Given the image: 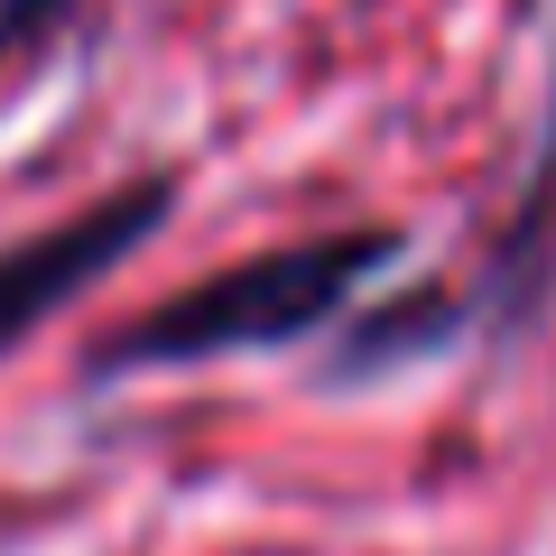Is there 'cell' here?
<instances>
[{"instance_id":"cell-1","label":"cell","mask_w":556,"mask_h":556,"mask_svg":"<svg viewBox=\"0 0 556 556\" xmlns=\"http://www.w3.org/2000/svg\"><path fill=\"white\" fill-rule=\"evenodd\" d=\"M399 260L390 223H353V232H316L288 251H260L241 269H214L177 298L139 306L130 325L84 343V380H130V371H195V362L232 353H288V343L325 334L343 306Z\"/></svg>"},{"instance_id":"cell-2","label":"cell","mask_w":556,"mask_h":556,"mask_svg":"<svg viewBox=\"0 0 556 556\" xmlns=\"http://www.w3.org/2000/svg\"><path fill=\"white\" fill-rule=\"evenodd\" d=\"M177 186H186L177 167H149V177H121L112 195H93L84 214L47 223V232L0 241V362L20 353L38 325H56L84 288H102L139 241L159 232L177 214Z\"/></svg>"},{"instance_id":"cell-3","label":"cell","mask_w":556,"mask_h":556,"mask_svg":"<svg viewBox=\"0 0 556 556\" xmlns=\"http://www.w3.org/2000/svg\"><path fill=\"white\" fill-rule=\"evenodd\" d=\"M547 278H556V93H547V139H538V167L519 186V214L492 251V316L510 334L547 306Z\"/></svg>"},{"instance_id":"cell-4","label":"cell","mask_w":556,"mask_h":556,"mask_svg":"<svg viewBox=\"0 0 556 556\" xmlns=\"http://www.w3.org/2000/svg\"><path fill=\"white\" fill-rule=\"evenodd\" d=\"M56 20H65V0H0V65H20Z\"/></svg>"}]
</instances>
